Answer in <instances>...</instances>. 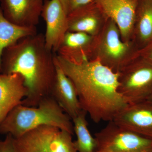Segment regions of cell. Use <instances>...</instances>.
Listing matches in <instances>:
<instances>
[{"mask_svg":"<svg viewBox=\"0 0 152 152\" xmlns=\"http://www.w3.org/2000/svg\"><path fill=\"white\" fill-rule=\"evenodd\" d=\"M55 58L73 83L82 110L94 122L113 121L129 104L118 91V73L97 60L75 64L56 54Z\"/></svg>","mask_w":152,"mask_h":152,"instance_id":"1","label":"cell"},{"mask_svg":"<svg viewBox=\"0 0 152 152\" xmlns=\"http://www.w3.org/2000/svg\"><path fill=\"white\" fill-rule=\"evenodd\" d=\"M55 55L47 48L45 35L40 33L22 38L4 50L1 73L20 75L28 89L22 104L37 107L50 96L56 75Z\"/></svg>","mask_w":152,"mask_h":152,"instance_id":"2","label":"cell"},{"mask_svg":"<svg viewBox=\"0 0 152 152\" xmlns=\"http://www.w3.org/2000/svg\"><path fill=\"white\" fill-rule=\"evenodd\" d=\"M71 119L51 96L43 98L37 107L20 104L15 107L0 124V134L14 138L44 125L53 126L74 134Z\"/></svg>","mask_w":152,"mask_h":152,"instance_id":"3","label":"cell"},{"mask_svg":"<svg viewBox=\"0 0 152 152\" xmlns=\"http://www.w3.org/2000/svg\"><path fill=\"white\" fill-rule=\"evenodd\" d=\"M140 55L132 41L123 40L115 22L108 19L100 34L95 37L92 59L118 73Z\"/></svg>","mask_w":152,"mask_h":152,"instance_id":"4","label":"cell"},{"mask_svg":"<svg viewBox=\"0 0 152 152\" xmlns=\"http://www.w3.org/2000/svg\"><path fill=\"white\" fill-rule=\"evenodd\" d=\"M118 91L129 104L146 101L152 94V62L140 55L118 72Z\"/></svg>","mask_w":152,"mask_h":152,"instance_id":"5","label":"cell"},{"mask_svg":"<svg viewBox=\"0 0 152 152\" xmlns=\"http://www.w3.org/2000/svg\"><path fill=\"white\" fill-rule=\"evenodd\" d=\"M97 150L107 152H152V139L124 129L113 121L95 134Z\"/></svg>","mask_w":152,"mask_h":152,"instance_id":"6","label":"cell"},{"mask_svg":"<svg viewBox=\"0 0 152 152\" xmlns=\"http://www.w3.org/2000/svg\"><path fill=\"white\" fill-rule=\"evenodd\" d=\"M41 16L46 25V45L55 53L68 32V15L60 0H44Z\"/></svg>","mask_w":152,"mask_h":152,"instance_id":"7","label":"cell"},{"mask_svg":"<svg viewBox=\"0 0 152 152\" xmlns=\"http://www.w3.org/2000/svg\"><path fill=\"white\" fill-rule=\"evenodd\" d=\"M138 0H94L107 18L115 22L123 40L132 41Z\"/></svg>","mask_w":152,"mask_h":152,"instance_id":"8","label":"cell"},{"mask_svg":"<svg viewBox=\"0 0 152 152\" xmlns=\"http://www.w3.org/2000/svg\"><path fill=\"white\" fill-rule=\"evenodd\" d=\"M113 121L121 127L152 139V102L129 104Z\"/></svg>","mask_w":152,"mask_h":152,"instance_id":"9","label":"cell"},{"mask_svg":"<svg viewBox=\"0 0 152 152\" xmlns=\"http://www.w3.org/2000/svg\"><path fill=\"white\" fill-rule=\"evenodd\" d=\"M4 16L14 24L36 27L39 22L44 0H0Z\"/></svg>","mask_w":152,"mask_h":152,"instance_id":"10","label":"cell"},{"mask_svg":"<svg viewBox=\"0 0 152 152\" xmlns=\"http://www.w3.org/2000/svg\"><path fill=\"white\" fill-rule=\"evenodd\" d=\"M108 19L94 1L68 15V31L96 37L102 31Z\"/></svg>","mask_w":152,"mask_h":152,"instance_id":"11","label":"cell"},{"mask_svg":"<svg viewBox=\"0 0 152 152\" xmlns=\"http://www.w3.org/2000/svg\"><path fill=\"white\" fill-rule=\"evenodd\" d=\"M94 42L93 36L68 31L56 53L68 61L79 64L92 60Z\"/></svg>","mask_w":152,"mask_h":152,"instance_id":"12","label":"cell"},{"mask_svg":"<svg viewBox=\"0 0 152 152\" xmlns=\"http://www.w3.org/2000/svg\"><path fill=\"white\" fill-rule=\"evenodd\" d=\"M55 61L56 75L50 96L72 120L82 110L77 93L73 83L59 65L56 58Z\"/></svg>","mask_w":152,"mask_h":152,"instance_id":"13","label":"cell"},{"mask_svg":"<svg viewBox=\"0 0 152 152\" xmlns=\"http://www.w3.org/2000/svg\"><path fill=\"white\" fill-rule=\"evenodd\" d=\"M24 80L18 74L0 73V124L27 96Z\"/></svg>","mask_w":152,"mask_h":152,"instance_id":"14","label":"cell"},{"mask_svg":"<svg viewBox=\"0 0 152 152\" xmlns=\"http://www.w3.org/2000/svg\"><path fill=\"white\" fill-rule=\"evenodd\" d=\"M57 127L44 125L14 138L18 152H52L51 143Z\"/></svg>","mask_w":152,"mask_h":152,"instance_id":"15","label":"cell"},{"mask_svg":"<svg viewBox=\"0 0 152 152\" xmlns=\"http://www.w3.org/2000/svg\"><path fill=\"white\" fill-rule=\"evenodd\" d=\"M132 40L140 51L152 43V0H138Z\"/></svg>","mask_w":152,"mask_h":152,"instance_id":"16","label":"cell"},{"mask_svg":"<svg viewBox=\"0 0 152 152\" xmlns=\"http://www.w3.org/2000/svg\"><path fill=\"white\" fill-rule=\"evenodd\" d=\"M37 33V27H23L9 21L4 16L0 7V73H1V59L4 50L22 38Z\"/></svg>","mask_w":152,"mask_h":152,"instance_id":"17","label":"cell"},{"mask_svg":"<svg viewBox=\"0 0 152 152\" xmlns=\"http://www.w3.org/2000/svg\"><path fill=\"white\" fill-rule=\"evenodd\" d=\"M87 113L84 110L72 120L74 133L77 140L74 141L77 152H96L97 142L91 134L86 120Z\"/></svg>","mask_w":152,"mask_h":152,"instance_id":"18","label":"cell"},{"mask_svg":"<svg viewBox=\"0 0 152 152\" xmlns=\"http://www.w3.org/2000/svg\"><path fill=\"white\" fill-rule=\"evenodd\" d=\"M72 135L67 131L57 128L51 143L52 152H77Z\"/></svg>","mask_w":152,"mask_h":152,"instance_id":"19","label":"cell"},{"mask_svg":"<svg viewBox=\"0 0 152 152\" xmlns=\"http://www.w3.org/2000/svg\"><path fill=\"white\" fill-rule=\"evenodd\" d=\"M68 15L82 7L94 2V0H60Z\"/></svg>","mask_w":152,"mask_h":152,"instance_id":"20","label":"cell"},{"mask_svg":"<svg viewBox=\"0 0 152 152\" xmlns=\"http://www.w3.org/2000/svg\"><path fill=\"white\" fill-rule=\"evenodd\" d=\"M14 138L7 134L4 140H0V152H18L14 145Z\"/></svg>","mask_w":152,"mask_h":152,"instance_id":"21","label":"cell"},{"mask_svg":"<svg viewBox=\"0 0 152 152\" xmlns=\"http://www.w3.org/2000/svg\"><path fill=\"white\" fill-rule=\"evenodd\" d=\"M140 55L152 62V43L141 50Z\"/></svg>","mask_w":152,"mask_h":152,"instance_id":"22","label":"cell"},{"mask_svg":"<svg viewBox=\"0 0 152 152\" xmlns=\"http://www.w3.org/2000/svg\"><path fill=\"white\" fill-rule=\"evenodd\" d=\"M147 100L150 101V102H152V94L150 96V97L149 98V99Z\"/></svg>","mask_w":152,"mask_h":152,"instance_id":"23","label":"cell"},{"mask_svg":"<svg viewBox=\"0 0 152 152\" xmlns=\"http://www.w3.org/2000/svg\"><path fill=\"white\" fill-rule=\"evenodd\" d=\"M96 152H107L106 151H99V150H96Z\"/></svg>","mask_w":152,"mask_h":152,"instance_id":"24","label":"cell"}]
</instances>
